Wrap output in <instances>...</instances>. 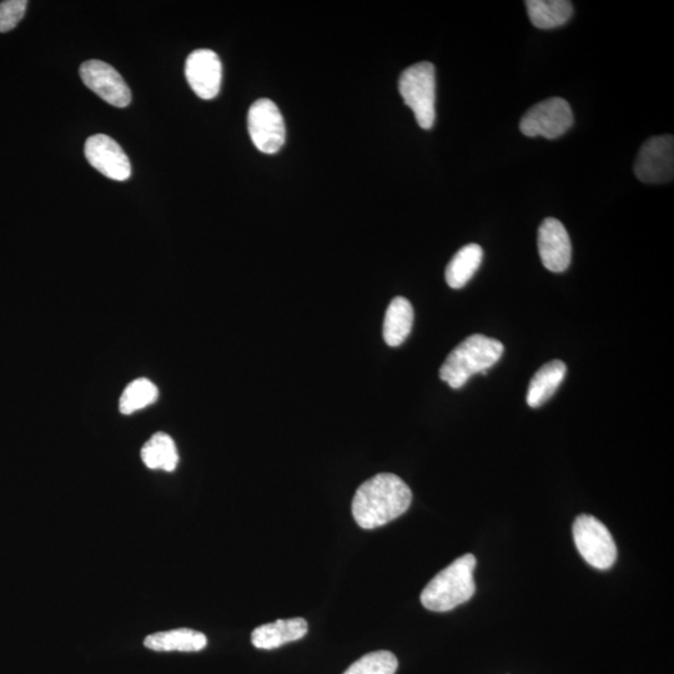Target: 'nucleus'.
I'll use <instances>...</instances> for the list:
<instances>
[{"label": "nucleus", "instance_id": "4be33fe9", "mask_svg": "<svg viewBox=\"0 0 674 674\" xmlns=\"http://www.w3.org/2000/svg\"><path fill=\"white\" fill-rule=\"evenodd\" d=\"M27 0H7L0 3V33H7L17 27L27 10Z\"/></svg>", "mask_w": 674, "mask_h": 674}, {"label": "nucleus", "instance_id": "7ed1b4c3", "mask_svg": "<svg viewBox=\"0 0 674 674\" xmlns=\"http://www.w3.org/2000/svg\"><path fill=\"white\" fill-rule=\"evenodd\" d=\"M476 563V557L467 553L444 568L422 591V605L429 611L447 612L470 601L476 591Z\"/></svg>", "mask_w": 674, "mask_h": 674}, {"label": "nucleus", "instance_id": "6ab92c4d", "mask_svg": "<svg viewBox=\"0 0 674 674\" xmlns=\"http://www.w3.org/2000/svg\"><path fill=\"white\" fill-rule=\"evenodd\" d=\"M144 465L150 470L173 472L179 464L178 449L173 439L164 432L150 437L140 452Z\"/></svg>", "mask_w": 674, "mask_h": 674}, {"label": "nucleus", "instance_id": "423d86ee", "mask_svg": "<svg viewBox=\"0 0 674 674\" xmlns=\"http://www.w3.org/2000/svg\"><path fill=\"white\" fill-rule=\"evenodd\" d=\"M573 113L571 105L562 98H550L533 105L523 115L520 129L526 137H543L557 139L565 135L572 128Z\"/></svg>", "mask_w": 674, "mask_h": 674}, {"label": "nucleus", "instance_id": "f3484780", "mask_svg": "<svg viewBox=\"0 0 674 674\" xmlns=\"http://www.w3.org/2000/svg\"><path fill=\"white\" fill-rule=\"evenodd\" d=\"M484 250L480 245L469 244L457 251L446 268V283L452 289H462L480 269Z\"/></svg>", "mask_w": 674, "mask_h": 674}, {"label": "nucleus", "instance_id": "a211bd4d", "mask_svg": "<svg viewBox=\"0 0 674 674\" xmlns=\"http://www.w3.org/2000/svg\"><path fill=\"white\" fill-rule=\"evenodd\" d=\"M528 18L540 29H555L572 18L573 7L567 0H527Z\"/></svg>", "mask_w": 674, "mask_h": 674}, {"label": "nucleus", "instance_id": "aec40b11", "mask_svg": "<svg viewBox=\"0 0 674 674\" xmlns=\"http://www.w3.org/2000/svg\"><path fill=\"white\" fill-rule=\"evenodd\" d=\"M158 387L148 379H138L125 387L119 400V410L123 415H132L134 412L145 409L158 400Z\"/></svg>", "mask_w": 674, "mask_h": 674}, {"label": "nucleus", "instance_id": "20e7f679", "mask_svg": "<svg viewBox=\"0 0 674 674\" xmlns=\"http://www.w3.org/2000/svg\"><path fill=\"white\" fill-rule=\"evenodd\" d=\"M399 90L407 107L415 114L422 129L434 127L436 119V70L434 64L411 65L399 80Z\"/></svg>", "mask_w": 674, "mask_h": 674}, {"label": "nucleus", "instance_id": "dca6fc26", "mask_svg": "<svg viewBox=\"0 0 674 674\" xmlns=\"http://www.w3.org/2000/svg\"><path fill=\"white\" fill-rule=\"evenodd\" d=\"M414 325V308L409 300L397 296L386 310L384 340L391 347L404 344Z\"/></svg>", "mask_w": 674, "mask_h": 674}, {"label": "nucleus", "instance_id": "2eb2a0df", "mask_svg": "<svg viewBox=\"0 0 674 674\" xmlns=\"http://www.w3.org/2000/svg\"><path fill=\"white\" fill-rule=\"evenodd\" d=\"M144 646L155 652H199L208 646V638L204 633L180 628L154 633L145 638Z\"/></svg>", "mask_w": 674, "mask_h": 674}, {"label": "nucleus", "instance_id": "39448f33", "mask_svg": "<svg viewBox=\"0 0 674 674\" xmlns=\"http://www.w3.org/2000/svg\"><path fill=\"white\" fill-rule=\"evenodd\" d=\"M573 540L588 565L608 570L617 560V546L611 532L596 517L581 515L573 523Z\"/></svg>", "mask_w": 674, "mask_h": 674}, {"label": "nucleus", "instance_id": "f257e3e1", "mask_svg": "<svg viewBox=\"0 0 674 674\" xmlns=\"http://www.w3.org/2000/svg\"><path fill=\"white\" fill-rule=\"evenodd\" d=\"M411 502L412 492L404 480L394 474H380L357 489L352 516L364 530H374L404 515Z\"/></svg>", "mask_w": 674, "mask_h": 674}, {"label": "nucleus", "instance_id": "9b49d317", "mask_svg": "<svg viewBox=\"0 0 674 674\" xmlns=\"http://www.w3.org/2000/svg\"><path fill=\"white\" fill-rule=\"evenodd\" d=\"M185 75L190 88L199 98L214 99L220 92L223 65L213 50H195L186 59Z\"/></svg>", "mask_w": 674, "mask_h": 674}, {"label": "nucleus", "instance_id": "f03ea898", "mask_svg": "<svg viewBox=\"0 0 674 674\" xmlns=\"http://www.w3.org/2000/svg\"><path fill=\"white\" fill-rule=\"evenodd\" d=\"M502 342L475 334L467 337L447 356L440 369V379L452 389H461L476 374L486 375L504 354Z\"/></svg>", "mask_w": 674, "mask_h": 674}, {"label": "nucleus", "instance_id": "f8f14e48", "mask_svg": "<svg viewBox=\"0 0 674 674\" xmlns=\"http://www.w3.org/2000/svg\"><path fill=\"white\" fill-rule=\"evenodd\" d=\"M538 253L543 266L552 273H563L571 264L570 235L560 220L547 218L538 229Z\"/></svg>", "mask_w": 674, "mask_h": 674}, {"label": "nucleus", "instance_id": "412c9836", "mask_svg": "<svg viewBox=\"0 0 674 674\" xmlns=\"http://www.w3.org/2000/svg\"><path fill=\"white\" fill-rule=\"evenodd\" d=\"M397 667L399 662L394 653L377 651L361 657L344 674H395Z\"/></svg>", "mask_w": 674, "mask_h": 674}, {"label": "nucleus", "instance_id": "9d476101", "mask_svg": "<svg viewBox=\"0 0 674 674\" xmlns=\"http://www.w3.org/2000/svg\"><path fill=\"white\" fill-rule=\"evenodd\" d=\"M85 158L107 178L125 181L132 175V164L120 145L108 135L97 134L87 140Z\"/></svg>", "mask_w": 674, "mask_h": 674}, {"label": "nucleus", "instance_id": "6e6552de", "mask_svg": "<svg viewBox=\"0 0 674 674\" xmlns=\"http://www.w3.org/2000/svg\"><path fill=\"white\" fill-rule=\"evenodd\" d=\"M638 180L646 184L668 183L674 178V138L660 135L642 145L635 163Z\"/></svg>", "mask_w": 674, "mask_h": 674}, {"label": "nucleus", "instance_id": "1a4fd4ad", "mask_svg": "<svg viewBox=\"0 0 674 674\" xmlns=\"http://www.w3.org/2000/svg\"><path fill=\"white\" fill-rule=\"evenodd\" d=\"M80 78L92 92L114 107L125 108L132 102V92L112 65L89 60L80 67Z\"/></svg>", "mask_w": 674, "mask_h": 674}, {"label": "nucleus", "instance_id": "ddd939ff", "mask_svg": "<svg viewBox=\"0 0 674 674\" xmlns=\"http://www.w3.org/2000/svg\"><path fill=\"white\" fill-rule=\"evenodd\" d=\"M308 631L309 625L304 618L278 620L274 623H266V625L256 627L251 633V643L259 650H274V648L301 640Z\"/></svg>", "mask_w": 674, "mask_h": 674}, {"label": "nucleus", "instance_id": "0eeeda50", "mask_svg": "<svg viewBox=\"0 0 674 674\" xmlns=\"http://www.w3.org/2000/svg\"><path fill=\"white\" fill-rule=\"evenodd\" d=\"M248 128L251 140L261 153L275 154L283 148L286 138L284 118L278 105L270 99H259L251 105Z\"/></svg>", "mask_w": 674, "mask_h": 674}, {"label": "nucleus", "instance_id": "4468645a", "mask_svg": "<svg viewBox=\"0 0 674 674\" xmlns=\"http://www.w3.org/2000/svg\"><path fill=\"white\" fill-rule=\"evenodd\" d=\"M566 372L567 366L561 360H553L543 365L532 377L528 386V406L537 409L550 400L565 379Z\"/></svg>", "mask_w": 674, "mask_h": 674}]
</instances>
